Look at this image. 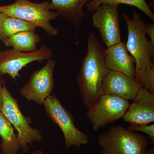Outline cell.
Wrapping results in <instances>:
<instances>
[{
  "label": "cell",
  "mask_w": 154,
  "mask_h": 154,
  "mask_svg": "<svg viewBox=\"0 0 154 154\" xmlns=\"http://www.w3.org/2000/svg\"><path fill=\"white\" fill-rule=\"evenodd\" d=\"M134 79L141 87L154 94V65L149 68L136 71Z\"/></svg>",
  "instance_id": "cell-19"
},
{
  "label": "cell",
  "mask_w": 154,
  "mask_h": 154,
  "mask_svg": "<svg viewBox=\"0 0 154 154\" xmlns=\"http://www.w3.org/2000/svg\"><path fill=\"white\" fill-rule=\"evenodd\" d=\"M118 5L102 4L93 13L92 21L107 48L121 42Z\"/></svg>",
  "instance_id": "cell-10"
},
{
  "label": "cell",
  "mask_w": 154,
  "mask_h": 154,
  "mask_svg": "<svg viewBox=\"0 0 154 154\" xmlns=\"http://www.w3.org/2000/svg\"><path fill=\"white\" fill-rule=\"evenodd\" d=\"M49 1L33 3L29 0H15V2L0 6V13L18 18L41 28L49 36H55L58 30L51 24L50 21L57 18L58 15L49 9Z\"/></svg>",
  "instance_id": "cell-3"
},
{
  "label": "cell",
  "mask_w": 154,
  "mask_h": 154,
  "mask_svg": "<svg viewBox=\"0 0 154 154\" xmlns=\"http://www.w3.org/2000/svg\"><path fill=\"white\" fill-rule=\"evenodd\" d=\"M105 59L106 66L110 70L121 72L134 79L136 72L135 60L128 53L123 42L105 49Z\"/></svg>",
  "instance_id": "cell-13"
},
{
  "label": "cell",
  "mask_w": 154,
  "mask_h": 154,
  "mask_svg": "<svg viewBox=\"0 0 154 154\" xmlns=\"http://www.w3.org/2000/svg\"><path fill=\"white\" fill-rule=\"evenodd\" d=\"M56 63V61L50 59L43 67L33 72L27 83L19 90L20 94L28 101L43 105L54 88L53 73Z\"/></svg>",
  "instance_id": "cell-8"
},
{
  "label": "cell",
  "mask_w": 154,
  "mask_h": 154,
  "mask_svg": "<svg viewBox=\"0 0 154 154\" xmlns=\"http://www.w3.org/2000/svg\"><path fill=\"white\" fill-rule=\"evenodd\" d=\"M123 116L131 125L149 124L154 122V94L141 88Z\"/></svg>",
  "instance_id": "cell-11"
},
{
  "label": "cell",
  "mask_w": 154,
  "mask_h": 154,
  "mask_svg": "<svg viewBox=\"0 0 154 154\" xmlns=\"http://www.w3.org/2000/svg\"><path fill=\"white\" fill-rule=\"evenodd\" d=\"M145 32L146 35L150 38V41L154 44V25L149 23L145 24Z\"/></svg>",
  "instance_id": "cell-21"
},
{
  "label": "cell",
  "mask_w": 154,
  "mask_h": 154,
  "mask_svg": "<svg viewBox=\"0 0 154 154\" xmlns=\"http://www.w3.org/2000/svg\"><path fill=\"white\" fill-rule=\"evenodd\" d=\"M32 154H43V152L42 151L40 150H37L33 152L32 153Z\"/></svg>",
  "instance_id": "cell-24"
},
{
  "label": "cell",
  "mask_w": 154,
  "mask_h": 154,
  "mask_svg": "<svg viewBox=\"0 0 154 154\" xmlns=\"http://www.w3.org/2000/svg\"><path fill=\"white\" fill-rule=\"evenodd\" d=\"M43 105L50 119L57 125L62 131L66 149L72 146L80 149L83 145L90 143L89 136L77 128L73 116L63 106L56 96L50 95Z\"/></svg>",
  "instance_id": "cell-6"
},
{
  "label": "cell",
  "mask_w": 154,
  "mask_h": 154,
  "mask_svg": "<svg viewBox=\"0 0 154 154\" xmlns=\"http://www.w3.org/2000/svg\"><path fill=\"white\" fill-rule=\"evenodd\" d=\"M129 105L126 99L109 94H102L98 102L87 112V117L93 131H98L107 125L122 118Z\"/></svg>",
  "instance_id": "cell-7"
},
{
  "label": "cell",
  "mask_w": 154,
  "mask_h": 154,
  "mask_svg": "<svg viewBox=\"0 0 154 154\" xmlns=\"http://www.w3.org/2000/svg\"><path fill=\"white\" fill-rule=\"evenodd\" d=\"M101 154H145L149 143L148 138L121 125L110 128L99 134Z\"/></svg>",
  "instance_id": "cell-2"
},
{
  "label": "cell",
  "mask_w": 154,
  "mask_h": 154,
  "mask_svg": "<svg viewBox=\"0 0 154 154\" xmlns=\"http://www.w3.org/2000/svg\"><path fill=\"white\" fill-rule=\"evenodd\" d=\"M3 102L2 112L18 132L21 149L25 153L29 151V146L43 139L41 132L30 125V117H26L19 108L17 99L11 95L5 85L3 87Z\"/></svg>",
  "instance_id": "cell-5"
},
{
  "label": "cell",
  "mask_w": 154,
  "mask_h": 154,
  "mask_svg": "<svg viewBox=\"0 0 154 154\" xmlns=\"http://www.w3.org/2000/svg\"><path fill=\"white\" fill-rule=\"evenodd\" d=\"M105 49L95 34L90 33L87 54L77 75L80 94L88 110L102 96V83L110 70L105 63Z\"/></svg>",
  "instance_id": "cell-1"
},
{
  "label": "cell",
  "mask_w": 154,
  "mask_h": 154,
  "mask_svg": "<svg viewBox=\"0 0 154 154\" xmlns=\"http://www.w3.org/2000/svg\"><path fill=\"white\" fill-rule=\"evenodd\" d=\"M141 87L134 79L125 74L110 70L102 85L103 94H109L126 100H133Z\"/></svg>",
  "instance_id": "cell-12"
},
{
  "label": "cell",
  "mask_w": 154,
  "mask_h": 154,
  "mask_svg": "<svg viewBox=\"0 0 154 154\" xmlns=\"http://www.w3.org/2000/svg\"><path fill=\"white\" fill-rule=\"evenodd\" d=\"M36 27L33 24L18 18L0 13V42L22 31H35Z\"/></svg>",
  "instance_id": "cell-17"
},
{
  "label": "cell",
  "mask_w": 154,
  "mask_h": 154,
  "mask_svg": "<svg viewBox=\"0 0 154 154\" xmlns=\"http://www.w3.org/2000/svg\"></svg>",
  "instance_id": "cell-25"
},
{
  "label": "cell",
  "mask_w": 154,
  "mask_h": 154,
  "mask_svg": "<svg viewBox=\"0 0 154 154\" xmlns=\"http://www.w3.org/2000/svg\"><path fill=\"white\" fill-rule=\"evenodd\" d=\"M145 154H154V147H152L149 148H147Z\"/></svg>",
  "instance_id": "cell-23"
},
{
  "label": "cell",
  "mask_w": 154,
  "mask_h": 154,
  "mask_svg": "<svg viewBox=\"0 0 154 154\" xmlns=\"http://www.w3.org/2000/svg\"><path fill=\"white\" fill-rule=\"evenodd\" d=\"M102 4L119 5L124 4L133 6L142 11L149 18L154 21V14L145 0H90L86 4L87 11L93 13Z\"/></svg>",
  "instance_id": "cell-18"
},
{
  "label": "cell",
  "mask_w": 154,
  "mask_h": 154,
  "mask_svg": "<svg viewBox=\"0 0 154 154\" xmlns=\"http://www.w3.org/2000/svg\"><path fill=\"white\" fill-rule=\"evenodd\" d=\"M35 31H22L13 35L3 42L7 47H11L23 52H30L36 50V45L41 41Z\"/></svg>",
  "instance_id": "cell-15"
},
{
  "label": "cell",
  "mask_w": 154,
  "mask_h": 154,
  "mask_svg": "<svg viewBox=\"0 0 154 154\" xmlns=\"http://www.w3.org/2000/svg\"><path fill=\"white\" fill-rule=\"evenodd\" d=\"M4 81L2 79L1 76H0V111L2 112L3 107V87L2 86L4 85Z\"/></svg>",
  "instance_id": "cell-22"
},
{
  "label": "cell",
  "mask_w": 154,
  "mask_h": 154,
  "mask_svg": "<svg viewBox=\"0 0 154 154\" xmlns=\"http://www.w3.org/2000/svg\"><path fill=\"white\" fill-rule=\"evenodd\" d=\"M127 129L134 131H140L148 136L149 143L151 145L154 144V123L141 125H131L128 126Z\"/></svg>",
  "instance_id": "cell-20"
},
{
  "label": "cell",
  "mask_w": 154,
  "mask_h": 154,
  "mask_svg": "<svg viewBox=\"0 0 154 154\" xmlns=\"http://www.w3.org/2000/svg\"><path fill=\"white\" fill-rule=\"evenodd\" d=\"M90 0H51L49 9L70 22L78 30L85 14L83 8Z\"/></svg>",
  "instance_id": "cell-14"
},
{
  "label": "cell",
  "mask_w": 154,
  "mask_h": 154,
  "mask_svg": "<svg viewBox=\"0 0 154 154\" xmlns=\"http://www.w3.org/2000/svg\"><path fill=\"white\" fill-rule=\"evenodd\" d=\"M122 17L126 23L128 36L125 45L127 49L135 60L136 71L149 68L153 64L154 44L146 36L144 21L139 13L134 12L132 19L124 13Z\"/></svg>",
  "instance_id": "cell-4"
},
{
  "label": "cell",
  "mask_w": 154,
  "mask_h": 154,
  "mask_svg": "<svg viewBox=\"0 0 154 154\" xmlns=\"http://www.w3.org/2000/svg\"><path fill=\"white\" fill-rule=\"evenodd\" d=\"M52 56V51L45 45L33 52H21L13 48L0 51V76L8 74L16 81L20 76V71L28 64L35 61L42 62Z\"/></svg>",
  "instance_id": "cell-9"
},
{
  "label": "cell",
  "mask_w": 154,
  "mask_h": 154,
  "mask_svg": "<svg viewBox=\"0 0 154 154\" xmlns=\"http://www.w3.org/2000/svg\"><path fill=\"white\" fill-rule=\"evenodd\" d=\"M0 147L2 154H18L21 146L13 125L0 111Z\"/></svg>",
  "instance_id": "cell-16"
}]
</instances>
